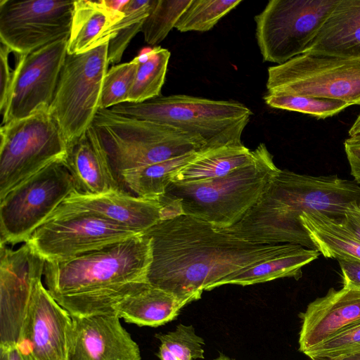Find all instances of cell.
<instances>
[{
	"label": "cell",
	"instance_id": "cell-13",
	"mask_svg": "<svg viewBox=\"0 0 360 360\" xmlns=\"http://www.w3.org/2000/svg\"><path fill=\"white\" fill-rule=\"evenodd\" d=\"M143 233L84 214L49 219L27 240L48 262H62Z\"/></svg>",
	"mask_w": 360,
	"mask_h": 360
},
{
	"label": "cell",
	"instance_id": "cell-12",
	"mask_svg": "<svg viewBox=\"0 0 360 360\" xmlns=\"http://www.w3.org/2000/svg\"><path fill=\"white\" fill-rule=\"evenodd\" d=\"M75 1L1 0L0 41L26 55L71 31Z\"/></svg>",
	"mask_w": 360,
	"mask_h": 360
},
{
	"label": "cell",
	"instance_id": "cell-17",
	"mask_svg": "<svg viewBox=\"0 0 360 360\" xmlns=\"http://www.w3.org/2000/svg\"><path fill=\"white\" fill-rule=\"evenodd\" d=\"M70 316L67 360H141L138 345L115 311Z\"/></svg>",
	"mask_w": 360,
	"mask_h": 360
},
{
	"label": "cell",
	"instance_id": "cell-38",
	"mask_svg": "<svg viewBox=\"0 0 360 360\" xmlns=\"http://www.w3.org/2000/svg\"><path fill=\"white\" fill-rule=\"evenodd\" d=\"M344 146L350 173L354 181L360 185V141L348 138L345 141Z\"/></svg>",
	"mask_w": 360,
	"mask_h": 360
},
{
	"label": "cell",
	"instance_id": "cell-21",
	"mask_svg": "<svg viewBox=\"0 0 360 360\" xmlns=\"http://www.w3.org/2000/svg\"><path fill=\"white\" fill-rule=\"evenodd\" d=\"M127 1H75L68 54L84 53L108 41L110 29L124 15Z\"/></svg>",
	"mask_w": 360,
	"mask_h": 360
},
{
	"label": "cell",
	"instance_id": "cell-39",
	"mask_svg": "<svg viewBox=\"0 0 360 360\" xmlns=\"http://www.w3.org/2000/svg\"><path fill=\"white\" fill-rule=\"evenodd\" d=\"M345 220L360 240V203L354 202L347 207L345 214Z\"/></svg>",
	"mask_w": 360,
	"mask_h": 360
},
{
	"label": "cell",
	"instance_id": "cell-36",
	"mask_svg": "<svg viewBox=\"0 0 360 360\" xmlns=\"http://www.w3.org/2000/svg\"><path fill=\"white\" fill-rule=\"evenodd\" d=\"M13 52L6 45L1 42L0 46V112L1 118L5 115L10 94L15 77V66L13 69L9 63V55Z\"/></svg>",
	"mask_w": 360,
	"mask_h": 360
},
{
	"label": "cell",
	"instance_id": "cell-33",
	"mask_svg": "<svg viewBox=\"0 0 360 360\" xmlns=\"http://www.w3.org/2000/svg\"><path fill=\"white\" fill-rule=\"evenodd\" d=\"M139 56L129 62L112 66L106 72L101 89L99 109L127 103L137 68Z\"/></svg>",
	"mask_w": 360,
	"mask_h": 360
},
{
	"label": "cell",
	"instance_id": "cell-34",
	"mask_svg": "<svg viewBox=\"0 0 360 360\" xmlns=\"http://www.w3.org/2000/svg\"><path fill=\"white\" fill-rule=\"evenodd\" d=\"M160 345L179 360L204 359V340L191 325L179 324L174 330L155 335Z\"/></svg>",
	"mask_w": 360,
	"mask_h": 360
},
{
	"label": "cell",
	"instance_id": "cell-8",
	"mask_svg": "<svg viewBox=\"0 0 360 360\" xmlns=\"http://www.w3.org/2000/svg\"><path fill=\"white\" fill-rule=\"evenodd\" d=\"M49 108L0 128V200L47 165L63 160L68 146Z\"/></svg>",
	"mask_w": 360,
	"mask_h": 360
},
{
	"label": "cell",
	"instance_id": "cell-15",
	"mask_svg": "<svg viewBox=\"0 0 360 360\" xmlns=\"http://www.w3.org/2000/svg\"><path fill=\"white\" fill-rule=\"evenodd\" d=\"M46 260L27 241L16 250L0 245V347L16 345L32 290Z\"/></svg>",
	"mask_w": 360,
	"mask_h": 360
},
{
	"label": "cell",
	"instance_id": "cell-23",
	"mask_svg": "<svg viewBox=\"0 0 360 360\" xmlns=\"http://www.w3.org/2000/svg\"><path fill=\"white\" fill-rule=\"evenodd\" d=\"M186 304L173 295L146 283L117 301L112 311L127 323L158 327L174 320Z\"/></svg>",
	"mask_w": 360,
	"mask_h": 360
},
{
	"label": "cell",
	"instance_id": "cell-4",
	"mask_svg": "<svg viewBox=\"0 0 360 360\" xmlns=\"http://www.w3.org/2000/svg\"><path fill=\"white\" fill-rule=\"evenodd\" d=\"M255 152L251 163L224 176L195 183L172 182L160 199L174 202L181 214L229 228L259 200L280 170L264 143H259Z\"/></svg>",
	"mask_w": 360,
	"mask_h": 360
},
{
	"label": "cell",
	"instance_id": "cell-19",
	"mask_svg": "<svg viewBox=\"0 0 360 360\" xmlns=\"http://www.w3.org/2000/svg\"><path fill=\"white\" fill-rule=\"evenodd\" d=\"M299 349L302 353L360 322V289L330 288L300 314Z\"/></svg>",
	"mask_w": 360,
	"mask_h": 360
},
{
	"label": "cell",
	"instance_id": "cell-7",
	"mask_svg": "<svg viewBox=\"0 0 360 360\" xmlns=\"http://www.w3.org/2000/svg\"><path fill=\"white\" fill-rule=\"evenodd\" d=\"M108 41L79 54H67L49 112L68 148L78 141L99 110L108 67Z\"/></svg>",
	"mask_w": 360,
	"mask_h": 360
},
{
	"label": "cell",
	"instance_id": "cell-32",
	"mask_svg": "<svg viewBox=\"0 0 360 360\" xmlns=\"http://www.w3.org/2000/svg\"><path fill=\"white\" fill-rule=\"evenodd\" d=\"M192 0H155L141 32L145 41L155 46L171 32Z\"/></svg>",
	"mask_w": 360,
	"mask_h": 360
},
{
	"label": "cell",
	"instance_id": "cell-22",
	"mask_svg": "<svg viewBox=\"0 0 360 360\" xmlns=\"http://www.w3.org/2000/svg\"><path fill=\"white\" fill-rule=\"evenodd\" d=\"M304 53L360 55V0H339Z\"/></svg>",
	"mask_w": 360,
	"mask_h": 360
},
{
	"label": "cell",
	"instance_id": "cell-31",
	"mask_svg": "<svg viewBox=\"0 0 360 360\" xmlns=\"http://www.w3.org/2000/svg\"><path fill=\"white\" fill-rule=\"evenodd\" d=\"M263 99L271 108L307 114L317 119L332 117L350 106L338 100L298 95L266 93Z\"/></svg>",
	"mask_w": 360,
	"mask_h": 360
},
{
	"label": "cell",
	"instance_id": "cell-43",
	"mask_svg": "<svg viewBox=\"0 0 360 360\" xmlns=\"http://www.w3.org/2000/svg\"><path fill=\"white\" fill-rule=\"evenodd\" d=\"M157 356L160 360H179L174 356L165 347L160 345Z\"/></svg>",
	"mask_w": 360,
	"mask_h": 360
},
{
	"label": "cell",
	"instance_id": "cell-10",
	"mask_svg": "<svg viewBox=\"0 0 360 360\" xmlns=\"http://www.w3.org/2000/svg\"><path fill=\"white\" fill-rule=\"evenodd\" d=\"M75 190L74 179L63 160L17 185L0 200V245L27 242Z\"/></svg>",
	"mask_w": 360,
	"mask_h": 360
},
{
	"label": "cell",
	"instance_id": "cell-42",
	"mask_svg": "<svg viewBox=\"0 0 360 360\" xmlns=\"http://www.w3.org/2000/svg\"><path fill=\"white\" fill-rule=\"evenodd\" d=\"M348 134L349 139L360 141V113L350 127Z\"/></svg>",
	"mask_w": 360,
	"mask_h": 360
},
{
	"label": "cell",
	"instance_id": "cell-6",
	"mask_svg": "<svg viewBox=\"0 0 360 360\" xmlns=\"http://www.w3.org/2000/svg\"><path fill=\"white\" fill-rule=\"evenodd\" d=\"M118 179L124 172L163 162L200 148L172 126L99 109L91 125Z\"/></svg>",
	"mask_w": 360,
	"mask_h": 360
},
{
	"label": "cell",
	"instance_id": "cell-30",
	"mask_svg": "<svg viewBox=\"0 0 360 360\" xmlns=\"http://www.w3.org/2000/svg\"><path fill=\"white\" fill-rule=\"evenodd\" d=\"M241 2L242 0H192L175 28L181 32L209 31Z\"/></svg>",
	"mask_w": 360,
	"mask_h": 360
},
{
	"label": "cell",
	"instance_id": "cell-41",
	"mask_svg": "<svg viewBox=\"0 0 360 360\" xmlns=\"http://www.w3.org/2000/svg\"><path fill=\"white\" fill-rule=\"evenodd\" d=\"M310 359L311 360H360V352L334 356H314Z\"/></svg>",
	"mask_w": 360,
	"mask_h": 360
},
{
	"label": "cell",
	"instance_id": "cell-20",
	"mask_svg": "<svg viewBox=\"0 0 360 360\" xmlns=\"http://www.w3.org/2000/svg\"><path fill=\"white\" fill-rule=\"evenodd\" d=\"M63 162L74 179L77 191L80 193L126 191L91 126L78 141L68 148Z\"/></svg>",
	"mask_w": 360,
	"mask_h": 360
},
{
	"label": "cell",
	"instance_id": "cell-2",
	"mask_svg": "<svg viewBox=\"0 0 360 360\" xmlns=\"http://www.w3.org/2000/svg\"><path fill=\"white\" fill-rule=\"evenodd\" d=\"M354 202L360 203V185L354 180L280 169L244 217L225 229L255 243H290L316 250L302 226V214L318 212L344 218Z\"/></svg>",
	"mask_w": 360,
	"mask_h": 360
},
{
	"label": "cell",
	"instance_id": "cell-37",
	"mask_svg": "<svg viewBox=\"0 0 360 360\" xmlns=\"http://www.w3.org/2000/svg\"><path fill=\"white\" fill-rule=\"evenodd\" d=\"M345 287L360 289V261L355 259L338 260Z\"/></svg>",
	"mask_w": 360,
	"mask_h": 360
},
{
	"label": "cell",
	"instance_id": "cell-16",
	"mask_svg": "<svg viewBox=\"0 0 360 360\" xmlns=\"http://www.w3.org/2000/svg\"><path fill=\"white\" fill-rule=\"evenodd\" d=\"M70 326V314L39 279L16 345L34 360H67Z\"/></svg>",
	"mask_w": 360,
	"mask_h": 360
},
{
	"label": "cell",
	"instance_id": "cell-26",
	"mask_svg": "<svg viewBox=\"0 0 360 360\" xmlns=\"http://www.w3.org/2000/svg\"><path fill=\"white\" fill-rule=\"evenodd\" d=\"M255 158V150H250L243 144L199 153L176 174L172 182L195 183L219 178L251 163Z\"/></svg>",
	"mask_w": 360,
	"mask_h": 360
},
{
	"label": "cell",
	"instance_id": "cell-44",
	"mask_svg": "<svg viewBox=\"0 0 360 360\" xmlns=\"http://www.w3.org/2000/svg\"><path fill=\"white\" fill-rule=\"evenodd\" d=\"M212 360H233V359L223 354H221L219 356H217V358H215Z\"/></svg>",
	"mask_w": 360,
	"mask_h": 360
},
{
	"label": "cell",
	"instance_id": "cell-35",
	"mask_svg": "<svg viewBox=\"0 0 360 360\" xmlns=\"http://www.w3.org/2000/svg\"><path fill=\"white\" fill-rule=\"evenodd\" d=\"M360 352V322L346 328L304 354L314 356H334Z\"/></svg>",
	"mask_w": 360,
	"mask_h": 360
},
{
	"label": "cell",
	"instance_id": "cell-11",
	"mask_svg": "<svg viewBox=\"0 0 360 360\" xmlns=\"http://www.w3.org/2000/svg\"><path fill=\"white\" fill-rule=\"evenodd\" d=\"M338 1H269L255 16L263 60L281 65L304 53Z\"/></svg>",
	"mask_w": 360,
	"mask_h": 360
},
{
	"label": "cell",
	"instance_id": "cell-27",
	"mask_svg": "<svg viewBox=\"0 0 360 360\" xmlns=\"http://www.w3.org/2000/svg\"><path fill=\"white\" fill-rule=\"evenodd\" d=\"M199 153H189L163 162L124 172L119 176L118 181L123 188H128L136 196L159 200L172 182L176 174L193 161Z\"/></svg>",
	"mask_w": 360,
	"mask_h": 360
},
{
	"label": "cell",
	"instance_id": "cell-18",
	"mask_svg": "<svg viewBox=\"0 0 360 360\" xmlns=\"http://www.w3.org/2000/svg\"><path fill=\"white\" fill-rule=\"evenodd\" d=\"M162 210L159 200L140 198L124 191L88 194L75 190L48 219L76 214H91L143 233L162 219Z\"/></svg>",
	"mask_w": 360,
	"mask_h": 360
},
{
	"label": "cell",
	"instance_id": "cell-24",
	"mask_svg": "<svg viewBox=\"0 0 360 360\" xmlns=\"http://www.w3.org/2000/svg\"><path fill=\"white\" fill-rule=\"evenodd\" d=\"M300 221L315 249L326 258L360 261V240L347 226L345 217L304 212Z\"/></svg>",
	"mask_w": 360,
	"mask_h": 360
},
{
	"label": "cell",
	"instance_id": "cell-25",
	"mask_svg": "<svg viewBox=\"0 0 360 360\" xmlns=\"http://www.w3.org/2000/svg\"><path fill=\"white\" fill-rule=\"evenodd\" d=\"M319 255L318 250L299 245L290 252L229 275L213 284L210 290L226 284L245 286L285 277L298 280L302 268Z\"/></svg>",
	"mask_w": 360,
	"mask_h": 360
},
{
	"label": "cell",
	"instance_id": "cell-9",
	"mask_svg": "<svg viewBox=\"0 0 360 360\" xmlns=\"http://www.w3.org/2000/svg\"><path fill=\"white\" fill-rule=\"evenodd\" d=\"M267 93L311 96L360 105V55L304 53L268 69Z\"/></svg>",
	"mask_w": 360,
	"mask_h": 360
},
{
	"label": "cell",
	"instance_id": "cell-3",
	"mask_svg": "<svg viewBox=\"0 0 360 360\" xmlns=\"http://www.w3.org/2000/svg\"><path fill=\"white\" fill-rule=\"evenodd\" d=\"M150 240L143 233L62 262H46V289L72 316L110 312L146 283Z\"/></svg>",
	"mask_w": 360,
	"mask_h": 360
},
{
	"label": "cell",
	"instance_id": "cell-5",
	"mask_svg": "<svg viewBox=\"0 0 360 360\" xmlns=\"http://www.w3.org/2000/svg\"><path fill=\"white\" fill-rule=\"evenodd\" d=\"M109 109L175 127L194 139L200 153L243 145L242 134L252 115L249 108L236 101L184 94L161 96L139 103H124Z\"/></svg>",
	"mask_w": 360,
	"mask_h": 360
},
{
	"label": "cell",
	"instance_id": "cell-28",
	"mask_svg": "<svg viewBox=\"0 0 360 360\" xmlns=\"http://www.w3.org/2000/svg\"><path fill=\"white\" fill-rule=\"evenodd\" d=\"M170 56V51L160 46L139 55V63L127 103H143L162 96Z\"/></svg>",
	"mask_w": 360,
	"mask_h": 360
},
{
	"label": "cell",
	"instance_id": "cell-40",
	"mask_svg": "<svg viewBox=\"0 0 360 360\" xmlns=\"http://www.w3.org/2000/svg\"><path fill=\"white\" fill-rule=\"evenodd\" d=\"M0 360H34L17 345L0 347Z\"/></svg>",
	"mask_w": 360,
	"mask_h": 360
},
{
	"label": "cell",
	"instance_id": "cell-14",
	"mask_svg": "<svg viewBox=\"0 0 360 360\" xmlns=\"http://www.w3.org/2000/svg\"><path fill=\"white\" fill-rule=\"evenodd\" d=\"M68 39L65 37L30 53L20 54L1 125L28 117L42 108H49L68 54Z\"/></svg>",
	"mask_w": 360,
	"mask_h": 360
},
{
	"label": "cell",
	"instance_id": "cell-1",
	"mask_svg": "<svg viewBox=\"0 0 360 360\" xmlns=\"http://www.w3.org/2000/svg\"><path fill=\"white\" fill-rule=\"evenodd\" d=\"M143 233L152 249L146 282L187 304L229 275L299 245L255 243L184 214L161 220Z\"/></svg>",
	"mask_w": 360,
	"mask_h": 360
},
{
	"label": "cell",
	"instance_id": "cell-29",
	"mask_svg": "<svg viewBox=\"0 0 360 360\" xmlns=\"http://www.w3.org/2000/svg\"><path fill=\"white\" fill-rule=\"evenodd\" d=\"M155 3V0H129L123 9V17L110 29L107 35L108 64L115 65L121 61L131 39L141 32Z\"/></svg>",
	"mask_w": 360,
	"mask_h": 360
}]
</instances>
